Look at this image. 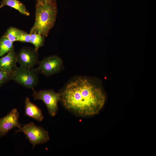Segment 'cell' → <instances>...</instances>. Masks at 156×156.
I'll list each match as a JSON object with an SVG mask.
<instances>
[{
	"label": "cell",
	"mask_w": 156,
	"mask_h": 156,
	"mask_svg": "<svg viewBox=\"0 0 156 156\" xmlns=\"http://www.w3.org/2000/svg\"><path fill=\"white\" fill-rule=\"evenodd\" d=\"M17 53L13 50L0 58V69L11 74L17 67Z\"/></svg>",
	"instance_id": "9"
},
{
	"label": "cell",
	"mask_w": 156,
	"mask_h": 156,
	"mask_svg": "<svg viewBox=\"0 0 156 156\" xmlns=\"http://www.w3.org/2000/svg\"><path fill=\"white\" fill-rule=\"evenodd\" d=\"M11 74L0 69V86L11 80Z\"/></svg>",
	"instance_id": "16"
},
{
	"label": "cell",
	"mask_w": 156,
	"mask_h": 156,
	"mask_svg": "<svg viewBox=\"0 0 156 156\" xmlns=\"http://www.w3.org/2000/svg\"><path fill=\"white\" fill-rule=\"evenodd\" d=\"M8 6L14 8L23 15L29 16L30 13L24 4L19 0H2L0 7Z\"/></svg>",
	"instance_id": "11"
},
{
	"label": "cell",
	"mask_w": 156,
	"mask_h": 156,
	"mask_svg": "<svg viewBox=\"0 0 156 156\" xmlns=\"http://www.w3.org/2000/svg\"><path fill=\"white\" fill-rule=\"evenodd\" d=\"M57 13L56 2H37L35 21L29 33L47 36L54 25Z\"/></svg>",
	"instance_id": "2"
},
{
	"label": "cell",
	"mask_w": 156,
	"mask_h": 156,
	"mask_svg": "<svg viewBox=\"0 0 156 156\" xmlns=\"http://www.w3.org/2000/svg\"><path fill=\"white\" fill-rule=\"evenodd\" d=\"M32 90L33 99L35 100L42 101L47 109L49 114L52 117L55 116L58 109V103L61 100V93L55 92L51 89L38 91H36L34 88Z\"/></svg>",
	"instance_id": "5"
},
{
	"label": "cell",
	"mask_w": 156,
	"mask_h": 156,
	"mask_svg": "<svg viewBox=\"0 0 156 156\" xmlns=\"http://www.w3.org/2000/svg\"><path fill=\"white\" fill-rule=\"evenodd\" d=\"M30 34V33H29ZM30 34V43L33 44L34 48L37 50L44 45V37L39 34L33 33Z\"/></svg>",
	"instance_id": "13"
},
{
	"label": "cell",
	"mask_w": 156,
	"mask_h": 156,
	"mask_svg": "<svg viewBox=\"0 0 156 156\" xmlns=\"http://www.w3.org/2000/svg\"><path fill=\"white\" fill-rule=\"evenodd\" d=\"M1 8L0 7V9Z\"/></svg>",
	"instance_id": "18"
},
{
	"label": "cell",
	"mask_w": 156,
	"mask_h": 156,
	"mask_svg": "<svg viewBox=\"0 0 156 156\" xmlns=\"http://www.w3.org/2000/svg\"><path fill=\"white\" fill-rule=\"evenodd\" d=\"M19 114L16 108L11 110L6 116L0 118V137L6 134L15 127L21 128L23 125L19 122Z\"/></svg>",
	"instance_id": "8"
},
{
	"label": "cell",
	"mask_w": 156,
	"mask_h": 156,
	"mask_svg": "<svg viewBox=\"0 0 156 156\" xmlns=\"http://www.w3.org/2000/svg\"><path fill=\"white\" fill-rule=\"evenodd\" d=\"M13 42L3 35L0 38V58L14 50Z\"/></svg>",
	"instance_id": "12"
},
{
	"label": "cell",
	"mask_w": 156,
	"mask_h": 156,
	"mask_svg": "<svg viewBox=\"0 0 156 156\" xmlns=\"http://www.w3.org/2000/svg\"><path fill=\"white\" fill-rule=\"evenodd\" d=\"M19 30L14 27H10L7 29L4 35L13 42L18 41Z\"/></svg>",
	"instance_id": "14"
},
{
	"label": "cell",
	"mask_w": 156,
	"mask_h": 156,
	"mask_svg": "<svg viewBox=\"0 0 156 156\" xmlns=\"http://www.w3.org/2000/svg\"><path fill=\"white\" fill-rule=\"evenodd\" d=\"M37 69L39 72L48 76L57 73L63 65L61 59L57 55H52L44 58L39 61Z\"/></svg>",
	"instance_id": "6"
},
{
	"label": "cell",
	"mask_w": 156,
	"mask_h": 156,
	"mask_svg": "<svg viewBox=\"0 0 156 156\" xmlns=\"http://www.w3.org/2000/svg\"><path fill=\"white\" fill-rule=\"evenodd\" d=\"M17 55V62L20 66L32 68L39 62L38 50L34 48L23 47L19 50Z\"/></svg>",
	"instance_id": "7"
},
{
	"label": "cell",
	"mask_w": 156,
	"mask_h": 156,
	"mask_svg": "<svg viewBox=\"0 0 156 156\" xmlns=\"http://www.w3.org/2000/svg\"><path fill=\"white\" fill-rule=\"evenodd\" d=\"M38 72L37 68L17 67L11 73V80L23 87L33 89L38 84Z\"/></svg>",
	"instance_id": "3"
},
{
	"label": "cell",
	"mask_w": 156,
	"mask_h": 156,
	"mask_svg": "<svg viewBox=\"0 0 156 156\" xmlns=\"http://www.w3.org/2000/svg\"><path fill=\"white\" fill-rule=\"evenodd\" d=\"M25 115L39 122L43 120L44 116L41 109L32 103L28 97L25 99Z\"/></svg>",
	"instance_id": "10"
},
{
	"label": "cell",
	"mask_w": 156,
	"mask_h": 156,
	"mask_svg": "<svg viewBox=\"0 0 156 156\" xmlns=\"http://www.w3.org/2000/svg\"><path fill=\"white\" fill-rule=\"evenodd\" d=\"M18 41L30 43V34L19 29Z\"/></svg>",
	"instance_id": "15"
},
{
	"label": "cell",
	"mask_w": 156,
	"mask_h": 156,
	"mask_svg": "<svg viewBox=\"0 0 156 156\" xmlns=\"http://www.w3.org/2000/svg\"><path fill=\"white\" fill-rule=\"evenodd\" d=\"M68 109L83 116L98 113L104 106L105 96L101 89L88 79L80 77L69 83L61 93Z\"/></svg>",
	"instance_id": "1"
},
{
	"label": "cell",
	"mask_w": 156,
	"mask_h": 156,
	"mask_svg": "<svg viewBox=\"0 0 156 156\" xmlns=\"http://www.w3.org/2000/svg\"><path fill=\"white\" fill-rule=\"evenodd\" d=\"M22 132L26 135V138L32 145V148L37 144L46 143L50 138L48 132L42 127L35 124L33 122L23 125L16 130V133Z\"/></svg>",
	"instance_id": "4"
},
{
	"label": "cell",
	"mask_w": 156,
	"mask_h": 156,
	"mask_svg": "<svg viewBox=\"0 0 156 156\" xmlns=\"http://www.w3.org/2000/svg\"><path fill=\"white\" fill-rule=\"evenodd\" d=\"M36 2H56V0H35Z\"/></svg>",
	"instance_id": "17"
}]
</instances>
